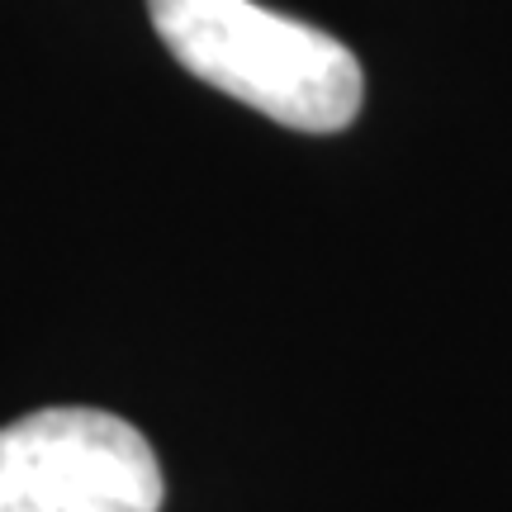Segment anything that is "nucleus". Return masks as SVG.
<instances>
[{"instance_id": "f03ea898", "label": "nucleus", "mask_w": 512, "mask_h": 512, "mask_svg": "<svg viewBox=\"0 0 512 512\" xmlns=\"http://www.w3.org/2000/svg\"><path fill=\"white\" fill-rule=\"evenodd\" d=\"M157 451L105 408H38L0 427V512H162Z\"/></svg>"}, {"instance_id": "f257e3e1", "label": "nucleus", "mask_w": 512, "mask_h": 512, "mask_svg": "<svg viewBox=\"0 0 512 512\" xmlns=\"http://www.w3.org/2000/svg\"><path fill=\"white\" fill-rule=\"evenodd\" d=\"M152 29L204 86L299 133H342L361 114L366 72L318 24L256 0H147Z\"/></svg>"}]
</instances>
